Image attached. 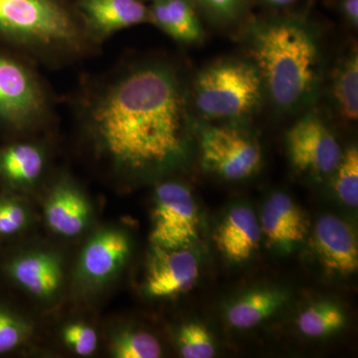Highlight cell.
Returning <instances> with one entry per match:
<instances>
[{
  "instance_id": "6da1fadb",
  "label": "cell",
  "mask_w": 358,
  "mask_h": 358,
  "mask_svg": "<svg viewBox=\"0 0 358 358\" xmlns=\"http://www.w3.org/2000/svg\"><path fill=\"white\" fill-rule=\"evenodd\" d=\"M77 115L89 150L115 178L162 173L187 154V93L166 61L131 63L96 80L80 96Z\"/></svg>"
},
{
  "instance_id": "7a4b0ae2",
  "label": "cell",
  "mask_w": 358,
  "mask_h": 358,
  "mask_svg": "<svg viewBox=\"0 0 358 358\" xmlns=\"http://www.w3.org/2000/svg\"><path fill=\"white\" fill-rule=\"evenodd\" d=\"M0 46L49 68L75 64L101 47L69 0H0Z\"/></svg>"
},
{
  "instance_id": "3957f363",
  "label": "cell",
  "mask_w": 358,
  "mask_h": 358,
  "mask_svg": "<svg viewBox=\"0 0 358 358\" xmlns=\"http://www.w3.org/2000/svg\"><path fill=\"white\" fill-rule=\"evenodd\" d=\"M253 65L273 103L282 110L310 102L319 83L320 49L310 27L298 20L261 21L250 33Z\"/></svg>"
},
{
  "instance_id": "277c9868",
  "label": "cell",
  "mask_w": 358,
  "mask_h": 358,
  "mask_svg": "<svg viewBox=\"0 0 358 358\" xmlns=\"http://www.w3.org/2000/svg\"><path fill=\"white\" fill-rule=\"evenodd\" d=\"M34 63L0 46V133L23 136L48 126L50 92Z\"/></svg>"
},
{
  "instance_id": "5b68a950",
  "label": "cell",
  "mask_w": 358,
  "mask_h": 358,
  "mask_svg": "<svg viewBox=\"0 0 358 358\" xmlns=\"http://www.w3.org/2000/svg\"><path fill=\"white\" fill-rule=\"evenodd\" d=\"M263 88L260 75L251 63L218 61L197 75L193 101L206 119H239L256 109Z\"/></svg>"
},
{
  "instance_id": "8992f818",
  "label": "cell",
  "mask_w": 358,
  "mask_h": 358,
  "mask_svg": "<svg viewBox=\"0 0 358 358\" xmlns=\"http://www.w3.org/2000/svg\"><path fill=\"white\" fill-rule=\"evenodd\" d=\"M199 218L192 193L176 181L155 188L150 241L166 249L186 248L199 237Z\"/></svg>"
},
{
  "instance_id": "52a82bcc",
  "label": "cell",
  "mask_w": 358,
  "mask_h": 358,
  "mask_svg": "<svg viewBox=\"0 0 358 358\" xmlns=\"http://www.w3.org/2000/svg\"><path fill=\"white\" fill-rule=\"evenodd\" d=\"M199 147L205 169L226 180L250 178L262 160L258 143L230 127H204L200 131Z\"/></svg>"
},
{
  "instance_id": "ba28073f",
  "label": "cell",
  "mask_w": 358,
  "mask_h": 358,
  "mask_svg": "<svg viewBox=\"0 0 358 358\" xmlns=\"http://www.w3.org/2000/svg\"><path fill=\"white\" fill-rule=\"evenodd\" d=\"M287 147L294 169L317 178L334 173L343 157L334 134L315 115L303 117L289 129Z\"/></svg>"
},
{
  "instance_id": "9c48e42d",
  "label": "cell",
  "mask_w": 358,
  "mask_h": 358,
  "mask_svg": "<svg viewBox=\"0 0 358 358\" xmlns=\"http://www.w3.org/2000/svg\"><path fill=\"white\" fill-rule=\"evenodd\" d=\"M131 242L124 231L105 227L86 242L78 261L76 280L82 288L98 289L114 279L128 262Z\"/></svg>"
},
{
  "instance_id": "30bf717a",
  "label": "cell",
  "mask_w": 358,
  "mask_h": 358,
  "mask_svg": "<svg viewBox=\"0 0 358 358\" xmlns=\"http://www.w3.org/2000/svg\"><path fill=\"white\" fill-rule=\"evenodd\" d=\"M199 277V261L189 250L154 246L143 292L148 298L157 300L176 298L188 293Z\"/></svg>"
},
{
  "instance_id": "8fae6325",
  "label": "cell",
  "mask_w": 358,
  "mask_h": 358,
  "mask_svg": "<svg viewBox=\"0 0 358 358\" xmlns=\"http://www.w3.org/2000/svg\"><path fill=\"white\" fill-rule=\"evenodd\" d=\"M3 270L15 286L45 303L55 300L62 291V262L52 252H20L7 259Z\"/></svg>"
},
{
  "instance_id": "7c38bea8",
  "label": "cell",
  "mask_w": 358,
  "mask_h": 358,
  "mask_svg": "<svg viewBox=\"0 0 358 358\" xmlns=\"http://www.w3.org/2000/svg\"><path fill=\"white\" fill-rule=\"evenodd\" d=\"M76 6L85 27L100 46L117 31L152 23L150 8L141 0H77Z\"/></svg>"
},
{
  "instance_id": "4fadbf2b",
  "label": "cell",
  "mask_w": 358,
  "mask_h": 358,
  "mask_svg": "<svg viewBox=\"0 0 358 358\" xmlns=\"http://www.w3.org/2000/svg\"><path fill=\"white\" fill-rule=\"evenodd\" d=\"M313 251L331 274L350 275L358 268L357 240L352 228L334 215L317 220L312 236Z\"/></svg>"
},
{
  "instance_id": "5bb4252c",
  "label": "cell",
  "mask_w": 358,
  "mask_h": 358,
  "mask_svg": "<svg viewBox=\"0 0 358 358\" xmlns=\"http://www.w3.org/2000/svg\"><path fill=\"white\" fill-rule=\"evenodd\" d=\"M44 213L52 231L71 238L78 236L86 229L92 208L82 190L72 181L64 179L54 186L47 197Z\"/></svg>"
},
{
  "instance_id": "9a60e30c",
  "label": "cell",
  "mask_w": 358,
  "mask_h": 358,
  "mask_svg": "<svg viewBox=\"0 0 358 358\" xmlns=\"http://www.w3.org/2000/svg\"><path fill=\"white\" fill-rule=\"evenodd\" d=\"M261 231L268 243L289 251L307 237L308 223L305 214L291 197L274 193L266 202L261 216Z\"/></svg>"
},
{
  "instance_id": "2e32d148",
  "label": "cell",
  "mask_w": 358,
  "mask_h": 358,
  "mask_svg": "<svg viewBox=\"0 0 358 358\" xmlns=\"http://www.w3.org/2000/svg\"><path fill=\"white\" fill-rule=\"evenodd\" d=\"M260 225L248 207H234L219 224L214 240L223 256L233 263L248 260L260 242Z\"/></svg>"
},
{
  "instance_id": "e0dca14e",
  "label": "cell",
  "mask_w": 358,
  "mask_h": 358,
  "mask_svg": "<svg viewBox=\"0 0 358 358\" xmlns=\"http://www.w3.org/2000/svg\"><path fill=\"white\" fill-rule=\"evenodd\" d=\"M46 166L44 148L32 141H13L0 148V181L13 189L31 187Z\"/></svg>"
},
{
  "instance_id": "ac0fdd59",
  "label": "cell",
  "mask_w": 358,
  "mask_h": 358,
  "mask_svg": "<svg viewBox=\"0 0 358 358\" xmlns=\"http://www.w3.org/2000/svg\"><path fill=\"white\" fill-rule=\"evenodd\" d=\"M150 10L152 23L176 41L194 44L203 36L190 0H154Z\"/></svg>"
},
{
  "instance_id": "d6986e66",
  "label": "cell",
  "mask_w": 358,
  "mask_h": 358,
  "mask_svg": "<svg viewBox=\"0 0 358 358\" xmlns=\"http://www.w3.org/2000/svg\"><path fill=\"white\" fill-rule=\"evenodd\" d=\"M286 301L287 294L281 289H253L230 303L226 310V317L230 326L235 329H253L272 317Z\"/></svg>"
},
{
  "instance_id": "ffe728a7",
  "label": "cell",
  "mask_w": 358,
  "mask_h": 358,
  "mask_svg": "<svg viewBox=\"0 0 358 358\" xmlns=\"http://www.w3.org/2000/svg\"><path fill=\"white\" fill-rule=\"evenodd\" d=\"M331 96L338 115L348 122L358 117V57L352 52L339 62L331 82Z\"/></svg>"
},
{
  "instance_id": "44dd1931",
  "label": "cell",
  "mask_w": 358,
  "mask_h": 358,
  "mask_svg": "<svg viewBox=\"0 0 358 358\" xmlns=\"http://www.w3.org/2000/svg\"><path fill=\"white\" fill-rule=\"evenodd\" d=\"M345 324V315L336 303L320 301L303 310L296 324L308 338H326L338 331Z\"/></svg>"
},
{
  "instance_id": "7402d4cb",
  "label": "cell",
  "mask_w": 358,
  "mask_h": 358,
  "mask_svg": "<svg viewBox=\"0 0 358 358\" xmlns=\"http://www.w3.org/2000/svg\"><path fill=\"white\" fill-rule=\"evenodd\" d=\"M110 352L115 358H159L162 345L152 334L140 329H122L112 338Z\"/></svg>"
},
{
  "instance_id": "603a6c76",
  "label": "cell",
  "mask_w": 358,
  "mask_h": 358,
  "mask_svg": "<svg viewBox=\"0 0 358 358\" xmlns=\"http://www.w3.org/2000/svg\"><path fill=\"white\" fill-rule=\"evenodd\" d=\"M334 180V190L339 200L348 206L358 205V150L355 147L348 148L343 154Z\"/></svg>"
},
{
  "instance_id": "cb8c5ba5",
  "label": "cell",
  "mask_w": 358,
  "mask_h": 358,
  "mask_svg": "<svg viewBox=\"0 0 358 358\" xmlns=\"http://www.w3.org/2000/svg\"><path fill=\"white\" fill-rule=\"evenodd\" d=\"M31 334L32 326L27 320L0 303V355L20 348Z\"/></svg>"
},
{
  "instance_id": "d4e9b609",
  "label": "cell",
  "mask_w": 358,
  "mask_h": 358,
  "mask_svg": "<svg viewBox=\"0 0 358 358\" xmlns=\"http://www.w3.org/2000/svg\"><path fill=\"white\" fill-rule=\"evenodd\" d=\"M178 345L185 358H211L215 345L208 329L199 322H187L179 329Z\"/></svg>"
},
{
  "instance_id": "484cf974",
  "label": "cell",
  "mask_w": 358,
  "mask_h": 358,
  "mask_svg": "<svg viewBox=\"0 0 358 358\" xmlns=\"http://www.w3.org/2000/svg\"><path fill=\"white\" fill-rule=\"evenodd\" d=\"M62 338L66 346L80 357H90L98 348L99 336L95 329L83 322L67 324L63 329Z\"/></svg>"
},
{
  "instance_id": "4316f807",
  "label": "cell",
  "mask_w": 358,
  "mask_h": 358,
  "mask_svg": "<svg viewBox=\"0 0 358 358\" xmlns=\"http://www.w3.org/2000/svg\"><path fill=\"white\" fill-rule=\"evenodd\" d=\"M27 212L20 200L8 193L0 194V236L20 233L27 223Z\"/></svg>"
},
{
  "instance_id": "83f0119b",
  "label": "cell",
  "mask_w": 358,
  "mask_h": 358,
  "mask_svg": "<svg viewBox=\"0 0 358 358\" xmlns=\"http://www.w3.org/2000/svg\"><path fill=\"white\" fill-rule=\"evenodd\" d=\"M213 20L229 22L236 20L243 9L245 0H197Z\"/></svg>"
},
{
  "instance_id": "f1b7e54d",
  "label": "cell",
  "mask_w": 358,
  "mask_h": 358,
  "mask_svg": "<svg viewBox=\"0 0 358 358\" xmlns=\"http://www.w3.org/2000/svg\"><path fill=\"white\" fill-rule=\"evenodd\" d=\"M341 11L346 20L353 26L358 25V0H343L341 1Z\"/></svg>"
},
{
  "instance_id": "f546056e",
  "label": "cell",
  "mask_w": 358,
  "mask_h": 358,
  "mask_svg": "<svg viewBox=\"0 0 358 358\" xmlns=\"http://www.w3.org/2000/svg\"><path fill=\"white\" fill-rule=\"evenodd\" d=\"M268 3L272 4V6H284L291 4L294 0H266Z\"/></svg>"
}]
</instances>
